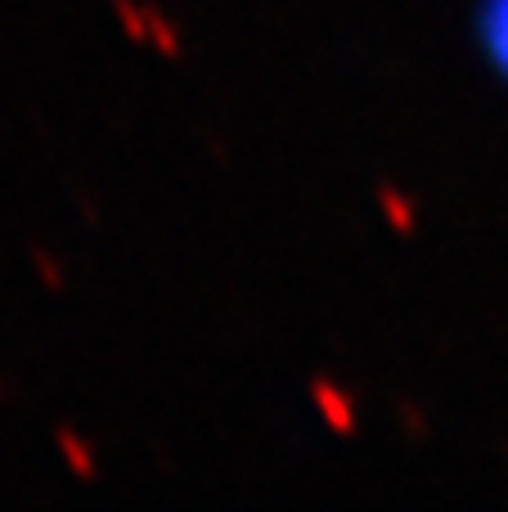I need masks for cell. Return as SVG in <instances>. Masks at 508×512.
<instances>
[{"label": "cell", "mask_w": 508, "mask_h": 512, "mask_svg": "<svg viewBox=\"0 0 508 512\" xmlns=\"http://www.w3.org/2000/svg\"><path fill=\"white\" fill-rule=\"evenodd\" d=\"M59 450L68 454V459H72V468H77L81 477H90V459H86V454H81L77 436H72V432H59Z\"/></svg>", "instance_id": "3957f363"}, {"label": "cell", "mask_w": 508, "mask_h": 512, "mask_svg": "<svg viewBox=\"0 0 508 512\" xmlns=\"http://www.w3.org/2000/svg\"><path fill=\"white\" fill-rule=\"evenodd\" d=\"M477 41L491 68L508 81V0H477Z\"/></svg>", "instance_id": "6da1fadb"}, {"label": "cell", "mask_w": 508, "mask_h": 512, "mask_svg": "<svg viewBox=\"0 0 508 512\" xmlns=\"http://www.w3.org/2000/svg\"><path fill=\"white\" fill-rule=\"evenodd\" d=\"M311 396H315V400H320L324 418H329V423H333V427H342V432H347V427H351V414H347V409H342V405H347V400H342V396H338V391H333V387H329V382H315V387H311Z\"/></svg>", "instance_id": "7a4b0ae2"}]
</instances>
